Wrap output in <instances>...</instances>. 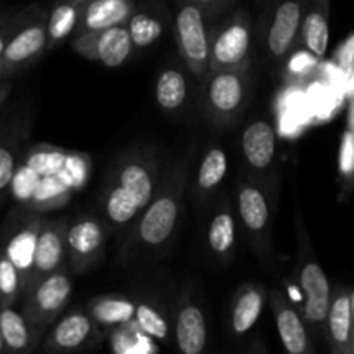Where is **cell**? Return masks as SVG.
I'll use <instances>...</instances> for the list:
<instances>
[{
  "label": "cell",
  "instance_id": "1",
  "mask_svg": "<svg viewBox=\"0 0 354 354\" xmlns=\"http://www.w3.org/2000/svg\"><path fill=\"white\" fill-rule=\"evenodd\" d=\"M196 144H190L162 171L158 190L130 230L120 239L118 261L137 263L151 259L169 248L178 232L185 194L196 162Z\"/></svg>",
  "mask_w": 354,
  "mask_h": 354
},
{
  "label": "cell",
  "instance_id": "2",
  "mask_svg": "<svg viewBox=\"0 0 354 354\" xmlns=\"http://www.w3.org/2000/svg\"><path fill=\"white\" fill-rule=\"evenodd\" d=\"M161 176L158 152L147 145L127 149L111 162L99 194V214L111 234L121 239L130 230L151 203Z\"/></svg>",
  "mask_w": 354,
  "mask_h": 354
},
{
  "label": "cell",
  "instance_id": "3",
  "mask_svg": "<svg viewBox=\"0 0 354 354\" xmlns=\"http://www.w3.org/2000/svg\"><path fill=\"white\" fill-rule=\"evenodd\" d=\"M294 223H296V256H294V273L290 286L296 287L297 299L292 301L306 322L311 339L325 341V320L330 304L332 286L315 254L299 203H296Z\"/></svg>",
  "mask_w": 354,
  "mask_h": 354
},
{
  "label": "cell",
  "instance_id": "4",
  "mask_svg": "<svg viewBox=\"0 0 354 354\" xmlns=\"http://www.w3.org/2000/svg\"><path fill=\"white\" fill-rule=\"evenodd\" d=\"M279 192L270 187L242 175L237 178L234 194V206L237 213L239 230L263 265L275 261L273 245V221H275Z\"/></svg>",
  "mask_w": 354,
  "mask_h": 354
},
{
  "label": "cell",
  "instance_id": "5",
  "mask_svg": "<svg viewBox=\"0 0 354 354\" xmlns=\"http://www.w3.org/2000/svg\"><path fill=\"white\" fill-rule=\"evenodd\" d=\"M254 23L245 9L228 10L209 26V71L249 69L252 54Z\"/></svg>",
  "mask_w": 354,
  "mask_h": 354
},
{
  "label": "cell",
  "instance_id": "6",
  "mask_svg": "<svg viewBox=\"0 0 354 354\" xmlns=\"http://www.w3.org/2000/svg\"><path fill=\"white\" fill-rule=\"evenodd\" d=\"M241 158L245 176L279 192L280 145L275 127L266 118H256L241 133Z\"/></svg>",
  "mask_w": 354,
  "mask_h": 354
},
{
  "label": "cell",
  "instance_id": "7",
  "mask_svg": "<svg viewBox=\"0 0 354 354\" xmlns=\"http://www.w3.org/2000/svg\"><path fill=\"white\" fill-rule=\"evenodd\" d=\"M204 109L211 124L221 130L242 116L249 95V69H218L204 80Z\"/></svg>",
  "mask_w": 354,
  "mask_h": 354
},
{
  "label": "cell",
  "instance_id": "8",
  "mask_svg": "<svg viewBox=\"0 0 354 354\" xmlns=\"http://www.w3.org/2000/svg\"><path fill=\"white\" fill-rule=\"evenodd\" d=\"M73 294V273L69 266L48 273L30 287L23 299L21 313L35 332L44 339L45 332L66 310Z\"/></svg>",
  "mask_w": 354,
  "mask_h": 354
},
{
  "label": "cell",
  "instance_id": "9",
  "mask_svg": "<svg viewBox=\"0 0 354 354\" xmlns=\"http://www.w3.org/2000/svg\"><path fill=\"white\" fill-rule=\"evenodd\" d=\"M175 44L187 73L204 83L209 73V26L207 17L197 6L176 2Z\"/></svg>",
  "mask_w": 354,
  "mask_h": 354
},
{
  "label": "cell",
  "instance_id": "10",
  "mask_svg": "<svg viewBox=\"0 0 354 354\" xmlns=\"http://www.w3.org/2000/svg\"><path fill=\"white\" fill-rule=\"evenodd\" d=\"M47 52V9L40 3L26 7L23 21L0 57V80L24 71Z\"/></svg>",
  "mask_w": 354,
  "mask_h": 354
},
{
  "label": "cell",
  "instance_id": "11",
  "mask_svg": "<svg viewBox=\"0 0 354 354\" xmlns=\"http://www.w3.org/2000/svg\"><path fill=\"white\" fill-rule=\"evenodd\" d=\"M306 0H270L261 21V38L266 57L282 64L299 45L301 21Z\"/></svg>",
  "mask_w": 354,
  "mask_h": 354
},
{
  "label": "cell",
  "instance_id": "12",
  "mask_svg": "<svg viewBox=\"0 0 354 354\" xmlns=\"http://www.w3.org/2000/svg\"><path fill=\"white\" fill-rule=\"evenodd\" d=\"M44 216L45 213H35V211L21 209V207H12L9 218L3 223L2 232H0V245L19 272L21 283H23V296L30 286L35 244H37V235Z\"/></svg>",
  "mask_w": 354,
  "mask_h": 354
},
{
  "label": "cell",
  "instance_id": "13",
  "mask_svg": "<svg viewBox=\"0 0 354 354\" xmlns=\"http://www.w3.org/2000/svg\"><path fill=\"white\" fill-rule=\"evenodd\" d=\"M109 234L100 214L83 213L69 220L66 248L68 266L73 275H83L102 259Z\"/></svg>",
  "mask_w": 354,
  "mask_h": 354
},
{
  "label": "cell",
  "instance_id": "14",
  "mask_svg": "<svg viewBox=\"0 0 354 354\" xmlns=\"http://www.w3.org/2000/svg\"><path fill=\"white\" fill-rule=\"evenodd\" d=\"M106 335L102 334L86 310L62 311L57 320L48 327L41 339V351L45 353H71L83 351L99 344Z\"/></svg>",
  "mask_w": 354,
  "mask_h": 354
},
{
  "label": "cell",
  "instance_id": "15",
  "mask_svg": "<svg viewBox=\"0 0 354 354\" xmlns=\"http://www.w3.org/2000/svg\"><path fill=\"white\" fill-rule=\"evenodd\" d=\"M71 47L86 61L99 62L106 68H120L135 50L127 24H114L102 30L76 35L71 40Z\"/></svg>",
  "mask_w": 354,
  "mask_h": 354
},
{
  "label": "cell",
  "instance_id": "16",
  "mask_svg": "<svg viewBox=\"0 0 354 354\" xmlns=\"http://www.w3.org/2000/svg\"><path fill=\"white\" fill-rule=\"evenodd\" d=\"M237 241L239 221L234 199L230 194H223L213 206L206 225L207 254L216 265L228 266L237 254Z\"/></svg>",
  "mask_w": 354,
  "mask_h": 354
},
{
  "label": "cell",
  "instance_id": "17",
  "mask_svg": "<svg viewBox=\"0 0 354 354\" xmlns=\"http://www.w3.org/2000/svg\"><path fill=\"white\" fill-rule=\"evenodd\" d=\"M68 225L69 218L66 216H44L35 244L33 270H31L28 290L48 273L68 265V248H66Z\"/></svg>",
  "mask_w": 354,
  "mask_h": 354
},
{
  "label": "cell",
  "instance_id": "18",
  "mask_svg": "<svg viewBox=\"0 0 354 354\" xmlns=\"http://www.w3.org/2000/svg\"><path fill=\"white\" fill-rule=\"evenodd\" d=\"M275 317L277 330L283 351L289 354H313L315 346L299 308L283 289L268 290V299Z\"/></svg>",
  "mask_w": 354,
  "mask_h": 354
},
{
  "label": "cell",
  "instance_id": "19",
  "mask_svg": "<svg viewBox=\"0 0 354 354\" xmlns=\"http://www.w3.org/2000/svg\"><path fill=\"white\" fill-rule=\"evenodd\" d=\"M173 337H175L178 351L183 354L204 353L209 342L206 313L199 301L192 296L190 289L183 290L176 304Z\"/></svg>",
  "mask_w": 354,
  "mask_h": 354
},
{
  "label": "cell",
  "instance_id": "20",
  "mask_svg": "<svg viewBox=\"0 0 354 354\" xmlns=\"http://www.w3.org/2000/svg\"><path fill=\"white\" fill-rule=\"evenodd\" d=\"M325 342L332 354H354V324L349 287L337 286L332 289L325 320Z\"/></svg>",
  "mask_w": 354,
  "mask_h": 354
},
{
  "label": "cell",
  "instance_id": "21",
  "mask_svg": "<svg viewBox=\"0 0 354 354\" xmlns=\"http://www.w3.org/2000/svg\"><path fill=\"white\" fill-rule=\"evenodd\" d=\"M230 161L228 154L220 144H213L201 156L192 180V199L197 206L216 199L228 176Z\"/></svg>",
  "mask_w": 354,
  "mask_h": 354
},
{
  "label": "cell",
  "instance_id": "22",
  "mask_svg": "<svg viewBox=\"0 0 354 354\" xmlns=\"http://www.w3.org/2000/svg\"><path fill=\"white\" fill-rule=\"evenodd\" d=\"M30 123V116L21 114L0 124V203L9 196L14 173L24 154Z\"/></svg>",
  "mask_w": 354,
  "mask_h": 354
},
{
  "label": "cell",
  "instance_id": "23",
  "mask_svg": "<svg viewBox=\"0 0 354 354\" xmlns=\"http://www.w3.org/2000/svg\"><path fill=\"white\" fill-rule=\"evenodd\" d=\"M268 299V289L263 282H245L235 290L230 304L228 325L234 337H248L256 327Z\"/></svg>",
  "mask_w": 354,
  "mask_h": 354
},
{
  "label": "cell",
  "instance_id": "24",
  "mask_svg": "<svg viewBox=\"0 0 354 354\" xmlns=\"http://www.w3.org/2000/svg\"><path fill=\"white\" fill-rule=\"evenodd\" d=\"M135 9V0H85L73 37L114 24H127Z\"/></svg>",
  "mask_w": 354,
  "mask_h": 354
},
{
  "label": "cell",
  "instance_id": "25",
  "mask_svg": "<svg viewBox=\"0 0 354 354\" xmlns=\"http://www.w3.org/2000/svg\"><path fill=\"white\" fill-rule=\"evenodd\" d=\"M330 6L332 0H306L301 21L299 45L324 59L328 48V37H330Z\"/></svg>",
  "mask_w": 354,
  "mask_h": 354
},
{
  "label": "cell",
  "instance_id": "26",
  "mask_svg": "<svg viewBox=\"0 0 354 354\" xmlns=\"http://www.w3.org/2000/svg\"><path fill=\"white\" fill-rule=\"evenodd\" d=\"M85 310L106 335L107 332L121 325L135 324L137 299L124 294H102L92 297L86 303Z\"/></svg>",
  "mask_w": 354,
  "mask_h": 354
},
{
  "label": "cell",
  "instance_id": "27",
  "mask_svg": "<svg viewBox=\"0 0 354 354\" xmlns=\"http://www.w3.org/2000/svg\"><path fill=\"white\" fill-rule=\"evenodd\" d=\"M189 78L178 66H165L159 69L154 83V97L158 107L168 116L182 113L189 102Z\"/></svg>",
  "mask_w": 354,
  "mask_h": 354
},
{
  "label": "cell",
  "instance_id": "28",
  "mask_svg": "<svg viewBox=\"0 0 354 354\" xmlns=\"http://www.w3.org/2000/svg\"><path fill=\"white\" fill-rule=\"evenodd\" d=\"M0 334L6 353H33L41 342L24 315L14 306H0Z\"/></svg>",
  "mask_w": 354,
  "mask_h": 354
},
{
  "label": "cell",
  "instance_id": "29",
  "mask_svg": "<svg viewBox=\"0 0 354 354\" xmlns=\"http://www.w3.org/2000/svg\"><path fill=\"white\" fill-rule=\"evenodd\" d=\"M85 0H54L47 9V52L61 47L73 37Z\"/></svg>",
  "mask_w": 354,
  "mask_h": 354
},
{
  "label": "cell",
  "instance_id": "30",
  "mask_svg": "<svg viewBox=\"0 0 354 354\" xmlns=\"http://www.w3.org/2000/svg\"><path fill=\"white\" fill-rule=\"evenodd\" d=\"M111 351L116 354H156L161 351L156 339L145 334L135 324L121 325L106 334Z\"/></svg>",
  "mask_w": 354,
  "mask_h": 354
},
{
  "label": "cell",
  "instance_id": "31",
  "mask_svg": "<svg viewBox=\"0 0 354 354\" xmlns=\"http://www.w3.org/2000/svg\"><path fill=\"white\" fill-rule=\"evenodd\" d=\"M127 28L135 48H149L165 33V21L154 10L135 9L127 21Z\"/></svg>",
  "mask_w": 354,
  "mask_h": 354
},
{
  "label": "cell",
  "instance_id": "32",
  "mask_svg": "<svg viewBox=\"0 0 354 354\" xmlns=\"http://www.w3.org/2000/svg\"><path fill=\"white\" fill-rule=\"evenodd\" d=\"M135 325L156 341L169 342L173 327L169 325L165 310L152 299H137Z\"/></svg>",
  "mask_w": 354,
  "mask_h": 354
},
{
  "label": "cell",
  "instance_id": "33",
  "mask_svg": "<svg viewBox=\"0 0 354 354\" xmlns=\"http://www.w3.org/2000/svg\"><path fill=\"white\" fill-rule=\"evenodd\" d=\"M23 297V283L14 263L0 245V306H14Z\"/></svg>",
  "mask_w": 354,
  "mask_h": 354
},
{
  "label": "cell",
  "instance_id": "34",
  "mask_svg": "<svg viewBox=\"0 0 354 354\" xmlns=\"http://www.w3.org/2000/svg\"><path fill=\"white\" fill-rule=\"evenodd\" d=\"M339 183H341V199H346L354 192V133L349 128L344 131L341 140Z\"/></svg>",
  "mask_w": 354,
  "mask_h": 354
},
{
  "label": "cell",
  "instance_id": "35",
  "mask_svg": "<svg viewBox=\"0 0 354 354\" xmlns=\"http://www.w3.org/2000/svg\"><path fill=\"white\" fill-rule=\"evenodd\" d=\"M320 59L317 55L311 54L310 50H306L304 47L297 45L289 55H287L283 64V73L289 80H304L310 78L313 75V71L317 69V64Z\"/></svg>",
  "mask_w": 354,
  "mask_h": 354
},
{
  "label": "cell",
  "instance_id": "36",
  "mask_svg": "<svg viewBox=\"0 0 354 354\" xmlns=\"http://www.w3.org/2000/svg\"><path fill=\"white\" fill-rule=\"evenodd\" d=\"M176 2L194 3V6H197L204 14H206L207 21H209L227 14L228 10L234 9L241 0H176Z\"/></svg>",
  "mask_w": 354,
  "mask_h": 354
},
{
  "label": "cell",
  "instance_id": "37",
  "mask_svg": "<svg viewBox=\"0 0 354 354\" xmlns=\"http://www.w3.org/2000/svg\"><path fill=\"white\" fill-rule=\"evenodd\" d=\"M24 14H26V7H23V9H16V12L10 16V19H7L6 23L0 26V57H2L3 50H6L10 37H12L14 31L17 30V26H19L21 21H23Z\"/></svg>",
  "mask_w": 354,
  "mask_h": 354
},
{
  "label": "cell",
  "instance_id": "38",
  "mask_svg": "<svg viewBox=\"0 0 354 354\" xmlns=\"http://www.w3.org/2000/svg\"><path fill=\"white\" fill-rule=\"evenodd\" d=\"M335 61H337V66L346 73L348 76L353 75L354 71V33L344 44L339 47L337 55H335Z\"/></svg>",
  "mask_w": 354,
  "mask_h": 354
},
{
  "label": "cell",
  "instance_id": "39",
  "mask_svg": "<svg viewBox=\"0 0 354 354\" xmlns=\"http://www.w3.org/2000/svg\"><path fill=\"white\" fill-rule=\"evenodd\" d=\"M10 90H12V82L10 80H0V111H2L7 97L10 95Z\"/></svg>",
  "mask_w": 354,
  "mask_h": 354
},
{
  "label": "cell",
  "instance_id": "40",
  "mask_svg": "<svg viewBox=\"0 0 354 354\" xmlns=\"http://www.w3.org/2000/svg\"><path fill=\"white\" fill-rule=\"evenodd\" d=\"M348 128L354 133V93L351 99V106H349V121H348Z\"/></svg>",
  "mask_w": 354,
  "mask_h": 354
},
{
  "label": "cell",
  "instance_id": "41",
  "mask_svg": "<svg viewBox=\"0 0 354 354\" xmlns=\"http://www.w3.org/2000/svg\"><path fill=\"white\" fill-rule=\"evenodd\" d=\"M16 12V9H9V10H0V26H2L3 23H6L7 19H10V16Z\"/></svg>",
  "mask_w": 354,
  "mask_h": 354
},
{
  "label": "cell",
  "instance_id": "42",
  "mask_svg": "<svg viewBox=\"0 0 354 354\" xmlns=\"http://www.w3.org/2000/svg\"><path fill=\"white\" fill-rule=\"evenodd\" d=\"M351 310H353V324H354V290H351Z\"/></svg>",
  "mask_w": 354,
  "mask_h": 354
},
{
  "label": "cell",
  "instance_id": "43",
  "mask_svg": "<svg viewBox=\"0 0 354 354\" xmlns=\"http://www.w3.org/2000/svg\"><path fill=\"white\" fill-rule=\"evenodd\" d=\"M0 353H6V348H3V341H2V334H0Z\"/></svg>",
  "mask_w": 354,
  "mask_h": 354
},
{
  "label": "cell",
  "instance_id": "44",
  "mask_svg": "<svg viewBox=\"0 0 354 354\" xmlns=\"http://www.w3.org/2000/svg\"><path fill=\"white\" fill-rule=\"evenodd\" d=\"M349 80H351V92L354 93V71H353V75L349 76Z\"/></svg>",
  "mask_w": 354,
  "mask_h": 354
}]
</instances>
